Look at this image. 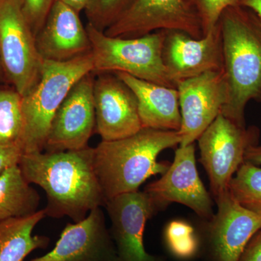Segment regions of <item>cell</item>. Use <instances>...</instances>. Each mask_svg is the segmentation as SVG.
Listing matches in <instances>:
<instances>
[{"label":"cell","mask_w":261,"mask_h":261,"mask_svg":"<svg viewBox=\"0 0 261 261\" xmlns=\"http://www.w3.org/2000/svg\"><path fill=\"white\" fill-rule=\"evenodd\" d=\"M94 149L23 154L19 167L25 179L47 196L46 217H69L80 222L106 200L94 170Z\"/></svg>","instance_id":"1"},{"label":"cell","mask_w":261,"mask_h":261,"mask_svg":"<svg viewBox=\"0 0 261 261\" xmlns=\"http://www.w3.org/2000/svg\"><path fill=\"white\" fill-rule=\"evenodd\" d=\"M219 23L228 89L221 114L246 127L247 103H261V20L252 10L235 5L224 10Z\"/></svg>","instance_id":"2"},{"label":"cell","mask_w":261,"mask_h":261,"mask_svg":"<svg viewBox=\"0 0 261 261\" xmlns=\"http://www.w3.org/2000/svg\"><path fill=\"white\" fill-rule=\"evenodd\" d=\"M180 143L179 132L148 128L119 140H102L94 148V165L106 200L139 191L151 176L163 174L170 164L159 162L158 157Z\"/></svg>","instance_id":"3"},{"label":"cell","mask_w":261,"mask_h":261,"mask_svg":"<svg viewBox=\"0 0 261 261\" xmlns=\"http://www.w3.org/2000/svg\"><path fill=\"white\" fill-rule=\"evenodd\" d=\"M92 70L91 53L69 61H44L40 80L22 97L23 124L18 144L23 154L43 152L58 108L73 86Z\"/></svg>","instance_id":"4"},{"label":"cell","mask_w":261,"mask_h":261,"mask_svg":"<svg viewBox=\"0 0 261 261\" xmlns=\"http://www.w3.org/2000/svg\"><path fill=\"white\" fill-rule=\"evenodd\" d=\"M93 61L92 73H128L140 80L176 88L162 61L165 31L132 39L112 37L87 23Z\"/></svg>","instance_id":"5"},{"label":"cell","mask_w":261,"mask_h":261,"mask_svg":"<svg viewBox=\"0 0 261 261\" xmlns=\"http://www.w3.org/2000/svg\"><path fill=\"white\" fill-rule=\"evenodd\" d=\"M43 64L20 0H0V67L22 97L40 80Z\"/></svg>","instance_id":"6"},{"label":"cell","mask_w":261,"mask_h":261,"mask_svg":"<svg viewBox=\"0 0 261 261\" xmlns=\"http://www.w3.org/2000/svg\"><path fill=\"white\" fill-rule=\"evenodd\" d=\"M258 139L256 127L238 126L221 113L199 137L200 162L208 175L215 200L228 191L247 149L257 145Z\"/></svg>","instance_id":"7"},{"label":"cell","mask_w":261,"mask_h":261,"mask_svg":"<svg viewBox=\"0 0 261 261\" xmlns=\"http://www.w3.org/2000/svg\"><path fill=\"white\" fill-rule=\"evenodd\" d=\"M161 30L180 31L197 39L204 37L200 20L186 0H135L104 33L132 39Z\"/></svg>","instance_id":"8"},{"label":"cell","mask_w":261,"mask_h":261,"mask_svg":"<svg viewBox=\"0 0 261 261\" xmlns=\"http://www.w3.org/2000/svg\"><path fill=\"white\" fill-rule=\"evenodd\" d=\"M145 192L160 211L177 202L190 207L202 219L211 221L214 217L212 200L196 167L194 143L180 146L167 171L158 181L149 184Z\"/></svg>","instance_id":"9"},{"label":"cell","mask_w":261,"mask_h":261,"mask_svg":"<svg viewBox=\"0 0 261 261\" xmlns=\"http://www.w3.org/2000/svg\"><path fill=\"white\" fill-rule=\"evenodd\" d=\"M162 61L168 79L178 82L224 69L222 37L219 22L205 37L194 39L180 31L164 30Z\"/></svg>","instance_id":"10"},{"label":"cell","mask_w":261,"mask_h":261,"mask_svg":"<svg viewBox=\"0 0 261 261\" xmlns=\"http://www.w3.org/2000/svg\"><path fill=\"white\" fill-rule=\"evenodd\" d=\"M176 89L181 116L179 146H187L198 140L221 114L228 101V85L223 70L181 81Z\"/></svg>","instance_id":"11"},{"label":"cell","mask_w":261,"mask_h":261,"mask_svg":"<svg viewBox=\"0 0 261 261\" xmlns=\"http://www.w3.org/2000/svg\"><path fill=\"white\" fill-rule=\"evenodd\" d=\"M94 73L79 80L55 115L44 150L47 152L78 150L88 146L96 129Z\"/></svg>","instance_id":"12"},{"label":"cell","mask_w":261,"mask_h":261,"mask_svg":"<svg viewBox=\"0 0 261 261\" xmlns=\"http://www.w3.org/2000/svg\"><path fill=\"white\" fill-rule=\"evenodd\" d=\"M111 221L110 230L118 261H163L150 255L144 246V231L147 221L160 209L144 192L123 194L106 202Z\"/></svg>","instance_id":"13"},{"label":"cell","mask_w":261,"mask_h":261,"mask_svg":"<svg viewBox=\"0 0 261 261\" xmlns=\"http://www.w3.org/2000/svg\"><path fill=\"white\" fill-rule=\"evenodd\" d=\"M94 82L96 132L103 141L129 137L142 128L135 93L114 73L97 74Z\"/></svg>","instance_id":"14"},{"label":"cell","mask_w":261,"mask_h":261,"mask_svg":"<svg viewBox=\"0 0 261 261\" xmlns=\"http://www.w3.org/2000/svg\"><path fill=\"white\" fill-rule=\"evenodd\" d=\"M216 214L209 222L206 247L211 261H238L261 228V217L240 205L227 191L216 200Z\"/></svg>","instance_id":"15"},{"label":"cell","mask_w":261,"mask_h":261,"mask_svg":"<svg viewBox=\"0 0 261 261\" xmlns=\"http://www.w3.org/2000/svg\"><path fill=\"white\" fill-rule=\"evenodd\" d=\"M30 261H118L101 207L80 222L67 224L54 248Z\"/></svg>","instance_id":"16"},{"label":"cell","mask_w":261,"mask_h":261,"mask_svg":"<svg viewBox=\"0 0 261 261\" xmlns=\"http://www.w3.org/2000/svg\"><path fill=\"white\" fill-rule=\"evenodd\" d=\"M43 61L66 62L91 53L92 46L80 13L56 0L36 35Z\"/></svg>","instance_id":"17"},{"label":"cell","mask_w":261,"mask_h":261,"mask_svg":"<svg viewBox=\"0 0 261 261\" xmlns=\"http://www.w3.org/2000/svg\"><path fill=\"white\" fill-rule=\"evenodd\" d=\"M114 73L135 93L142 128L179 132L181 116L177 89L140 80L122 72Z\"/></svg>","instance_id":"18"},{"label":"cell","mask_w":261,"mask_h":261,"mask_svg":"<svg viewBox=\"0 0 261 261\" xmlns=\"http://www.w3.org/2000/svg\"><path fill=\"white\" fill-rule=\"evenodd\" d=\"M45 217L42 209L27 217L0 221V261H23L34 250L46 248L49 238L32 234Z\"/></svg>","instance_id":"19"},{"label":"cell","mask_w":261,"mask_h":261,"mask_svg":"<svg viewBox=\"0 0 261 261\" xmlns=\"http://www.w3.org/2000/svg\"><path fill=\"white\" fill-rule=\"evenodd\" d=\"M40 197L18 164L0 175V221L27 217L39 211Z\"/></svg>","instance_id":"20"},{"label":"cell","mask_w":261,"mask_h":261,"mask_svg":"<svg viewBox=\"0 0 261 261\" xmlns=\"http://www.w3.org/2000/svg\"><path fill=\"white\" fill-rule=\"evenodd\" d=\"M231 197L240 205L261 217V168L245 161L228 186Z\"/></svg>","instance_id":"21"},{"label":"cell","mask_w":261,"mask_h":261,"mask_svg":"<svg viewBox=\"0 0 261 261\" xmlns=\"http://www.w3.org/2000/svg\"><path fill=\"white\" fill-rule=\"evenodd\" d=\"M22 96L15 89L0 88V145L18 143L21 134Z\"/></svg>","instance_id":"22"},{"label":"cell","mask_w":261,"mask_h":261,"mask_svg":"<svg viewBox=\"0 0 261 261\" xmlns=\"http://www.w3.org/2000/svg\"><path fill=\"white\" fill-rule=\"evenodd\" d=\"M165 240L173 256L187 260L195 256L199 241L191 225L182 221L170 223L165 231Z\"/></svg>","instance_id":"23"},{"label":"cell","mask_w":261,"mask_h":261,"mask_svg":"<svg viewBox=\"0 0 261 261\" xmlns=\"http://www.w3.org/2000/svg\"><path fill=\"white\" fill-rule=\"evenodd\" d=\"M135 0H91L85 8L88 23L105 32L121 16Z\"/></svg>","instance_id":"24"},{"label":"cell","mask_w":261,"mask_h":261,"mask_svg":"<svg viewBox=\"0 0 261 261\" xmlns=\"http://www.w3.org/2000/svg\"><path fill=\"white\" fill-rule=\"evenodd\" d=\"M195 12L202 27L205 37L211 32L219 22L225 9L238 5L239 0H186Z\"/></svg>","instance_id":"25"},{"label":"cell","mask_w":261,"mask_h":261,"mask_svg":"<svg viewBox=\"0 0 261 261\" xmlns=\"http://www.w3.org/2000/svg\"><path fill=\"white\" fill-rule=\"evenodd\" d=\"M56 0H20L24 14L34 35L42 29Z\"/></svg>","instance_id":"26"},{"label":"cell","mask_w":261,"mask_h":261,"mask_svg":"<svg viewBox=\"0 0 261 261\" xmlns=\"http://www.w3.org/2000/svg\"><path fill=\"white\" fill-rule=\"evenodd\" d=\"M23 154L18 143L0 145V175L8 168L18 164Z\"/></svg>","instance_id":"27"},{"label":"cell","mask_w":261,"mask_h":261,"mask_svg":"<svg viewBox=\"0 0 261 261\" xmlns=\"http://www.w3.org/2000/svg\"><path fill=\"white\" fill-rule=\"evenodd\" d=\"M238 261H261V228L247 243Z\"/></svg>","instance_id":"28"},{"label":"cell","mask_w":261,"mask_h":261,"mask_svg":"<svg viewBox=\"0 0 261 261\" xmlns=\"http://www.w3.org/2000/svg\"><path fill=\"white\" fill-rule=\"evenodd\" d=\"M245 161L252 164L261 165V145H253L249 147L245 156Z\"/></svg>","instance_id":"29"},{"label":"cell","mask_w":261,"mask_h":261,"mask_svg":"<svg viewBox=\"0 0 261 261\" xmlns=\"http://www.w3.org/2000/svg\"><path fill=\"white\" fill-rule=\"evenodd\" d=\"M238 5L252 10L261 20V0H239Z\"/></svg>","instance_id":"30"},{"label":"cell","mask_w":261,"mask_h":261,"mask_svg":"<svg viewBox=\"0 0 261 261\" xmlns=\"http://www.w3.org/2000/svg\"><path fill=\"white\" fill-rule=\"evenodd\" d=\"M58 1L65 3V5H68L75 11L80 13L82 10H85L91 0H58Z\"/></svg>","instance_id":"31"},{"label":"cell","mask_w":261,"mask_h":261,"mask_svg":"<svg viewBox=\"0 0 261 261\" xmlns=\"http://www.w3.org/2000/svg\"><path fill=\"white\" fill-rule=\"evenodd\" d=\"M0 68H1V67H0Z\"/></svg>","instance_id":"32"}]
</instances>
